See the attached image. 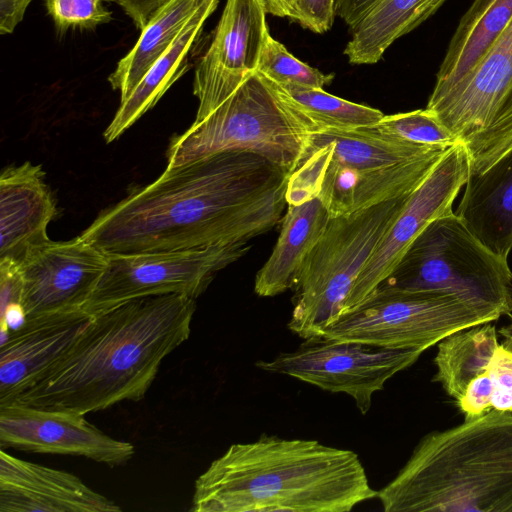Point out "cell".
<instances>
[{
    "label": "cell",
    "mask_w": 512,
    "mask_h": 512,
    "mask_svg": "<svg viewBox=\"0 0 512 512\" xmlns=\"http://www.w3.org/2000/svg\"><path fill=\"white\" fill-rule=\"evenodd\" d=\"M409 195L330 217L294 287L289 330L303 339L319 337L341 316L364 266Z\"/></svg>",
    "instance_id": "cell-8"
},
{
    "label": "cell",
    "mask_w": 512,
    "mask_h": 512,
    "mask_svg": "<svg viewBox=\"0 0 512 512\" xmlns=\"http://www.w3.org/2000/svg\"><path fill=\"white\" fill-rule=\"evenodd\" d=\"M336 0H295L289 19L314 33L327 32L336 16Z\"/></svg>",
    "instance_id": "cell-32"
},
{
    "label": "cell",
    "mask_w": 512,
    "mask_h": 512,
    "mask_svg": "<svg viewBox=\"0 0 512 512\" xmlns=\"http://www.w3.org/2000/svg\"><path fill=\"white\" fill-rule=\"evenodd\" d=\"M261 0H227L210 46L195 72L241 85L258 69L269 33Z\"/></svg>",
    "instance_id": "cell-20"
},
{
    "label": "cell",
    "mask_w": 512,
    "mask_h": 512,
    "mask_svg": "<svg viewBox=\"0 0 512 512\" xmlns=\"http://www.w3.org/2000/svg\"><path fill=\"white\" fill-rule=\"evenodd\" d=\"M108 264V254L78 236L37 246L19 263L27 318L83 310Z\"/></svg>",
    "instance_id": "cell-14"
},
{
    "label": "cell",
    "mask_w": 512,
    "mask_h": 512,
    "mask_svg": "<svg viewBox=\"0 0 512 512\" xmlns=\"http://www.w3.org/2000/svg\"><path fill=\"white\" fill-rule=\"evenodd\" d=\"M40 165L9 166L0 177V260L18 264L28 251L50 239L47 227L56 214Z\"/></svg>",
    "instance_id": "cell-18"
},
{
    "label": "cell",
    "mask_w": 512,
    "mask_h": 512,
    "mask_svg": "<svg viewBox=\"0 0 512 512\" xmlns=\"http://www.w3.org/2000/svg\"><path fill=\"white\" fill-rule=\"evenodd\" d=\"M83 414L11 402L0 406L2 447L81 456L108 466L128 462L134 446L114 439L88 422Z\"/></svg>",
    "instance_id": "cell-15"
},
{
    "label": "cell",
    "mask_w": 512,
    "mask_h": 512,
    "mask_svg": "<svg viewBox=\"0 0 512 512\" xmlns=\"http://www.w3.org/2000/svg\"><path fill=\"white\" fill-rule=\"evenodd\" d=\"M218 0H203L167 51L149 68L132 93L120 102L103 137L111 143L153 108L164 93L189 69L188 55L198 41Z\"/></svg>",
    "instance_id": "cell-23"
},
{
    "label": "cell",
    "mask_w": 512,
    "mask_h": 512,
    "mask_svg": "<svg viewBox=\"0 0 512 512\" xmlns=\"http://www.w3.org/2000/svg\"><path fill=\"white\" fill-rule=\"evenodd\" d=\"M203 0H171L159 9L146 26L133 48L108 76L120 102L134 90L149 68L167 51Z\"/></svg>",
    "instance_id": "cell-26"
},
{
    "label": "cell",
    "mask_w": 512,
    "mask_h": 512,
    "mask_svg": "<svg viewBox=\"0 0 512 512\" xmlns=\"http://www.w3.org/2000/svg\"><path fill=\"white\" fill-rule=\"evenodd\" d=\"M195 309L194 298L166 294L93 315L61 359L12 402L86 415L139 401L163 359L188 339Z\"/></svg>",
    "instance_id": "cell-2"
},
{
    "label": "cell",
    "mask_w": 512,
    "mask_h": 512,
    "mask_svg": "<svg viewBox=\"0 0 512 512\" xmlns=\"http://www.w3.org/2000/svg\"><path fill=\"white\" fill-rule=\"evenodd\" d=\"M84 310L27 318L0 349V406L38 382L91 319Z\"/></svg>",
    "instance_id": "cell-16"
},
{
    "label": "cell",
    "mask_w": 512,
    "mask_h": 512,
    "mask_svg": "<svg viewBox=\"0 0 512 512\" xmlns=\"http://www.w3.org/2000/svg\"><path fill=\"white\" fill-rule=\"evenodd\" d=\"M142 30L152 16L171 0H114Z\"/></svg>",
    "instance_id": "cell-34"
},
{
    "label": "cell",
    "mask_w": 512,
    "mask_h": 512,
    "mask_svg": "<svg viewBox=\"0 0 512 512\" xmlns=\"http://www.w3.org/2000/svg\"><path fill=\"white\" fill-rule=\"evenodd\" d=\"M510 317L511 322L508 325L502 327L499 330V333L504 337V341L501 343V345L506 351L512 354V315H510Z\"/></svg>",
    "instance_id": "cell-37"
},
{
    "label": "cell",
    "mask_w": 512,
    "mask_h": 512,
    "mask_svg": "<svg viewBox=\"0 0 512 512\" xmlns=\"http://www.w3.org/2000/svg\"><path fill=\"white\" fill-rule=\"evenodd\" d=\"M32 0H0V33H12Z\"/></svg>",
    "instance_id": "cell-35"
},
{
    "label": "cell",
    "mask_w": 512,
    "mask_h": 512,
    "mask_svg": "<svg viewBox=\"0 0 512 512\" xmlns=\"http://www.w3.org/2000/svg\"><path fill=\"white\" fill-rule=\"evenodd\" d=\"M447 0H336L335 12L350 33V64H375L400 37L432 16Z\"/></svg>",
    "instance_id": "cell-19"
},
{
    "label": "cell",
    "mask_w": 512,
    "mask_h": 512,
    "mask_svg": "<svg viewBox=\"0 0 512 512\" xmlns=\"http://www.w3.org/2000/svg\"><path fill=\"white\" fill-rule=\"evenodd\" d=\"M273 85L291 124L305 137L327 130L375 125L384 116L378 109L342 99L324 89L275 82Z\"/></svg>",
    "instance_id": "cell-25"
},
{
    "label": "cell",
    "mask_w": 512,
    "mask_h": 512,
    "mask_svg": "<svg viewBox=\"0 0 512 512\" xmlns=\"http://www.w3.org/2000/svg\"><path fill=\"white\" fill-rule=\"evenodd\" d=\"M257 71L278 84L319 89H324L334 78V74H325L297 59L270 33L266 36Z\"/></svg>",
    "instance_id": "cell-28"
},
{
    "label": "cell",
    "mask_w": 512,
    "mask_h": 512,
    "mask_svg": "<svg viewBox=\"0 0 512 512\" xmlns=\"http://www.w3.org/2000/svg\"><path fill=\"white\" fill-rule=\"evenodd\" d=\"M444 148L412 143L375 125L309 135L289 175L287 205L318 198L334 217L409 195L432 168L424 155Z\"/></svg>",
    "instance_id": "cell-5"
},
{
    "label": "cell",
    "mask_w": 512,
    "mask_h": 512,
    "mask_svg": "<svg viewBox=\"0 0 512 512\" xmlns=\"http://www.w3.org/2000/svg\"><path fill=\"white\" fill-rule=\"evenodd\" d=\"M287 206L276 245L255 278L254 290L261 297L294 289L304 261L331 217L318 198Z\"/></svg>",
    "instance_id": "cell-22"
},
{
    "label": "cell",
    "mask_w": 512,
    "mask_h": 512,
    "mask_svg": "<svg viewBox=\"0 0 512 512\" xmlns=\"http://www.w3.org/2000/svg\"><path fill=\"white\" fill-rule=\"evenodd\" d=\"M378 287L435 291L512 315V271L452 212L432 222Z\"/></svg>",
    "instance_id": "cell-7"
},
{
    "label": "cell",
    "mask_w": 512,
    "mask_h": 512,
    "mask_svg": "<svg viewBox=\"0 0 512 512\" xmlns=\"http://www.w3.org/2000/svg\"><path fill=\"white\" fill-rule=\"evenodd\" d=\"M250 248L247 242H238L187 250L107 253V267L83 310L93 316L133 299L166 294L196 299L219 271Z\"/></svg>",
    "instance_id": "cell-11"
},
{
    "label": "cell",
    "mask_w": 512,
    "mask_h": 512,
    "mask_svg": "<svg viewBox=\"0 0 512 512\" xmlns=\"http://www.w3.org/2000/svg\"><path fill=\"white\" fill-rule=\"evenodd\" d=\"M425 109L464 143L469 174L483 173L512 148V19L476 65Z\"/></svg>",
    "instance_id": "cell-10"
},
{
    "label": "cell",
    "mask_w": 512,
    "mask_h": 512,
    "mask_svg": "<svg viewBox=\"0 0 512 512\" xmlns=\"http://www.w3.org/2000/svg\"><path fill=\"white\" fill-rule=\"evenodd\" d=\"M267 14L289 18L295 0H261Z\"/></svg>",
    "instance_id": "cell-36"
},
{
    "label": "cell",
    "mask_w": 512,
    "mask_h": 512,
    "mask_svg": "<svg viewBox=\"0 0 512 512\" xmlns=\"http://www.w3.org/2000/svg\"><path fill=\"white\" fill-rule=\"evenodd\" d=\"M289 175L248 152L166 167L154 182L101 212L80 236L108 254L247 242L282 220Z\"/></svg>",
    "instance_id": "cell-1"
},
{
    "label": "cell",
    "mask_w": 512,
    "mask_h": 512,
    "mask_svg": "<svg viewBox=\"0 0 512 512\" xmlns=\"http://www.w3.org/2000/svg\"><path fill=\"white\" fill-rule=\"evenodd\" d=\"M423 353L417 349H391L355 341L311 337L296 350L273 359L259 360L261 370L287 375L332 393L353 398L366 414L375 392L387 380L413 365Z\"/></svg>",
    "instance_id": "cell-12"
},
{
    "label": "cell",
    "mask_w": 512,
    "mask_h": 512,
    "mask_svg": "<svg viewBox=\"0 0 512 512\" xmlns=\"http://www.w3.org/2000/svg\"><path fill=\"white\" fill-rule=\"evenodd\" d=\"M375 126L383 132L420 145L449 148L460 143L426 109L384 115Z\"/></svg>",
    "instance_id": "cell-29"
},
{
    "label": "cell",
    "mask_w": 512,
    "mask_h": 512,
    "mask_svg": "<svg viewBox=\"0 0 512 512\" xmlns=\"http://www.w3.org/2000/svg\"><path fill=\"white\" fill-rule=\"evenodd\" d=\"M498 346L496 327L490 323L449 335L438 343L433 381L458 401L469 383L488 370Z\"/></svg>",
    "instance_id": "cell-27"
},
{
    "label": "cell",
    "mask_w": 512,
    "mask_h": 512,
    "mask_svg": "<svg viewBox=\"0 0 512 512\" xmlns=\"http://www.w3.org/2000/svg\"><path fill=\"white\" fill-rule=\"evenodd\" d=\"M74 474L0 452V512H117Z\"/></svg>",
    "instance_id": "cell-17"
},
{
    "label": "cell",
    "mask_w": 512,
    "mask_h": 512,
    "mask_svg": "<svg viewBox=\"0 0 512 512\" xmlns=\"http://www.w3.org/2000/svg\"><path fill=\"white\" fill-rule=\"evenodd\" d=\"M512 19V0H474L451 38L430 97L467 74Z\"/></svg>",
    "instance_id": "cell-24"
},
{
    "label": "cell",
    "mask_w": 512,
    "mask_h": 512,
    "mask_svg": "<svg viewBox=\"0 0 512 512\" xmlns=\"http://www.w3.org/2000/svg\"><path fill=\"white\" fill-rule=\"evenodd\" d=\"M492 383V409L512 412V354L501 344L488 368Z\"/></svg>",
    "instance_id": "cell-31"
},
{
    "label": "cell",
    "mask_w": 512,
    "mask_h": 512,
    "mask_svg": "<svg viewBox=\"0 0 512 512\" xmlns=\"http://www.w3.org/2000/svg\"><path fill=\"white\" fill-rule=\"evenodd\" d=\"M492 393L493 383L487 370L469 383L456 404L465 419H471L492 409Z\"/></svg>",
    "instance_id": "cell-33"
},
{
    "label": "cell",
    "mask_w": 512,
    "mask_h": 512,
    "mask_svg": "<svg viewBox=\"0 0 512 512\" xmlns=\"http://www.w3.org/2000/svg\"><path fill=\"white\" fill-rule=\"evenodd\" d=\"M501 316L496 308L449 293L377 287L319 337L424 352L457 331L494 322Z\"/></svg>",
    "instance_id": "cell-9"
},
{
    "label": "cell",
    "mask_w": 512,
    "mask_h": 512,
    "mask_svg": "<svg viewBox=\"0 0 512 512\" xmlns=\"http://www.w3.org/2000/svg\"><path fill=\"white\" fill-rule=\"evenodd\" d=\"M110 0H46L48 14L58 32L68 29H92L112 20V13L104 6Z\"/></svg>",
    "instance_id": "cell-30"
},
{
    "label": "cell",
    "mask_w": 512,
    "mask_h": 512,
    "mask_svg": "<svg viewBox=\"0 0 512 512\" xmlns=\"http://www.w3.org/2000/svg\"><path fill=\"white\" fill-rule=\"evenodd\" d=\"M193 93L196 117L171 139L168 168L218 153L248 152L293 172L307 137L291 124L269 78L256 71L234 87L195 75Z\"/></svg>",
    "instance_id": "cell-6"
},
{
    "label": "cell",
    "mask_w": 512,
    "mask_h": 512,
    "mask_svg": "<svg viewBox=\"0 0 512 512\" xmlns=\"http://www.w3.org/2000/svg\"><path fill=\"white\" fill-rule=\"evenodd\" d=\"M377 497L385 512H512V412L425 435Z\"/></svg>",
    "instance_id": "cell-4"
},
{
    "label": "cell",
    "mask_w": 512,
    "mask_h": 512,
    "mask_svg": "<svg viewBox=\"0 0 512 512\" xmlns=\"http://www.w3.org/2000/svg\"><path fill=\"white\" fill-rule=\"evenodd\" d=\"M456 214L493 253L512 249V148L486 171L469 174Z\"/></svg>",
    "instance_id": "cell-21"
},
{
    "label": "cell",
    "mask_w": 512,
    "mask_h": 512,
    "mask_svg": "<svg viewBox=\"0 0 512 512\" xmlns=\"http://www.w3.org/2000/svg\"><path fill=\"white\" fill-rule=\"evenodd\" d=\"M469 172V155L464 143L450 147L442 155L423 182L409 195L401 212L379 241L341 315L362 303L389 276L430 222L452 212V204L466 184Z\"/></svg>",
    "instance_id": "cell-13"
},
{
    "label": "cell",
    "mask_w": 512,
    "mask_h": 512,
    "mask_svg": "<svg viewBox=\"0 0 512 512\" xmlns=\"http://www.w3.org/2000/svg\"><path fill=\"white\" fill-rule=\"evenodd\" d=\"M377 497L358 455L263 435L231 445L195 481L194 512H348Z\"/></svg>",
    "instance_id": "cell-3"
}]
</instances>
